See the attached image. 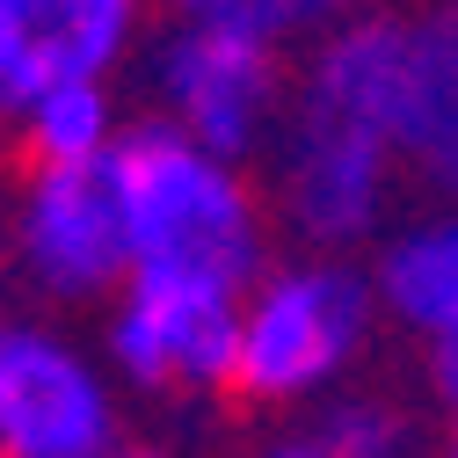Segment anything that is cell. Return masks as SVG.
<instances>
[{
    "label": "cell",
    "mask_w": 458,
    "mask_h": 458,
    "mask_svg": "<svg viewBox=\"0 0 458 458\" xmlns=\"http://www.w3.org/2000/svg\"><path fill=\"white\" fill-rule=\"evenodd\" d=\"M109 182L124 204L131 269L225 276L241 292L269 269V211L248 182V167L197 146L167 117L124 124L117 153H109Z\"/></svg>",
    "instance_id": "obj_1"
},
{
    "label": "cell",
    "mask_w": 458,
    "mask_h": 458,
    "mask_svg": "<svg viewBox=\"0 0 458 458\" xmlns=\"http://www.w3.org/2000/svg\"><path fill=\"white\" fill-rule=\"evenodd\" d=\"M378 320L386 313L371 269H357L350 255H284L241 299L233 393L248 408H320L357 371Z\"/></svg>",
    "instance_id": "obj_2"
},
{
    "label": "cell",
    "mask_w": 458,
    "mask_h": 458,
    "mask_svg": "<svg viewBox=\"0 0 458 458\" xmlns=\"http://www.w3.org/2000/svg\"><path fill=\"white\" fill-rule=\"evenodd\" d=\"M146 95L153 117L248 167L255 153H269L284 109H292L284 102V37L255 8L175 15L146 44Z\"/></svg>",
    "instance_id": "obj_3"
},
{
    "label": "cell",
    "mask_w": 458,
    "mask_h": 458,
    "mask_svg": "<svg viewBox=\"0 0 458 458\" xmlns=\"http://www.w3.org/2000/svg\"><path fill=\"white\" fill-rule=\"evenodd\" d=\"M400 190V153L357 117L299 95L269 139V204L306 255L364 248Z\"/></svg>",
    "instance_id": "obj_4"
},
{
    "label": "cell",
    "mask_w": 458,
    "mask_h": 458,
    "mask_svg": "<svg viewBox=\"0 0 458 458\" xmlns=\"http://www.w3.org/2000/svg\"><path fill=\"white\" fill-rule=\"evenodd\" d=\"M241 284L190 269H131L102 306V364L139 393H233Z\"/></svg>",
    "instance_id": "obj_5"
},
{
    "label": "cell",
    "mask_w": 458,
    "mask_h": 458,
    "mask_svg": "<svg viewBox=\"0 0 458 458\" xmlns=\"http://www.w3.org/2000/svg\"><path fill=\"white\" fill-rule=\"evenodd\" d=\"M15 276L51 306H109L131 284V233L102 167H30L8 211Z\"/></svg>",
    "instance_id": "obj_6"
},
{
    "label": "cell",
    "mask_w": 458,
    "mask_h": 458,
    "mask_svg": "<svg viewBox=\"0 0 458 458\" xmlns=\"http://www.w3.org/2000/svg\"><path fill=\"white\" fill-rule=\"evenodd\" d=\"M117 444V371L66 327L15 320L0 350V458H109Z\"/></svg>",
    "instance_id": "obj_7"
},
{
    "label": "cell",
    "mask_w": 458,
    "mask_h": 458,
    "mask_svg": "<svg viewBox=\"0 0 458 458\" xmlns=\"http://www.w3.org/2000/svg\"><path fill=\"white\" fill-rule=\"evenodd\" d=\"M146 8L153 0H0V117H22L44 88L131 66Z\"/></svg>",
    "instance_id": "obj_8"
},
{
    "label": "cell",
    "mask_w": 458,
    "mask_h": 458,
    "mask_svg": "<svg viewBox=\"0 0 458 458\" xmlns=\"http://www.w3.org/2000/svg\"><path fill=\"white\" fill-rule=\"evenodd\" d=\"M371 292H378V313L400 335H415L422 350L458 335V204L393 225L371 262Z\"/></svg>",
    "instance_id": "obj_9"
},
{
    "label": "cell",
    "mask_w": 458,
    "mask_h": 458,
    "mask_svg": "<svg viewBox=\"0 0 458 458\" xmlns=\"http://www.w3.org/2000/svg\"><path fill=\"white\" fill-rule=\"evenodd\" d=\"M15 139L30 167H102L124 139V109L109 95V81H66V88H44L15 117Z\"/></svg>",
    "instance_id": "obj_10"
},
{
    "label": "cell",
    "mask_w": 458,
    "mask_h": 458,
    "mask_svg": "<svg viewBox=\"0 0 458 458\" xmlns=\"http://www.w3.org/2000/svg\"><path fill=\"white\" fill-rule=\"evenodd\" d=\"M248 8L276 30V37H299V30H327L357 8V0H248Z\"/></svg>",
    "instance_id": "obj_11"
},
{
    "label": "cell",
    "mask_w": 458,
    "mask_h": 458,
    "mask_svg": "<svg viewBox=\"0 0 458 458\" xmlns=\"http://www.w3.org/2000/svg\"><path fill=\"white\" fill-rule=\"evenodd\" d=\"M255 458H371V451H350V444H335L320 422H299V429H284V437H269Z\"/></svg>",
    "instance_id": "obj_12"
},
{
    "label": "cell",
    "mask_w": 458,
    "mask_h": 458,
    "mask_svg": "<svg viewBox=\"0 0 458 458\" xmlns=\"http://www.w3.org/2000/svg\"><path fill=\"white\" fill-rule=\"evenodd\" d=\"M422 378H429V393H437V408L458 415V335L437 342V350H422Z\"/></svg>",
    "instance_id": "obj_13"
},
{
    "label": "cell",
    "mask_w": 458,
    "mask_h": 458,
    "mask_svg": "<svg viewBox=\"0 0 458 458\" xmlns=\"http://www.w3.org/2000/svg\"><path fill=\"white\" fill-rule=\"evenodd\" d=\"M167 15H218V8H248V0H160Z\"/></svg>",
    "instance_id": "obj_14"
},
{
    "label": "cell",
    "mask_w": 458,
    "mask_h": 458,
    "mask_svg": "<svg viewBox=\"0 0 458 458\" xmlns=\"http://www.w3.org/2000/svg\"><path fill=\"white\" fill-rule=\"evenodd\" d=\"M109 458H167V451H153V444H117Z\"/></svg>",
    "instance_id": "obj_15"
},
{
    "label": "cell",
    "mask_w": 458,
    "mask_h": 458,
    "mask_svg": "<svg viewBox=\"0 0 458 458\" xmlns=\"http://www.w3.org/2000/svg\"><path fill=\"white\" fill-rule=\"evenodd\" d=\"M437 458H458V415H451V429H444V451Z\"/></svg>",
    "instance_id": "obj_16"
},
{
    "label": "cell",
    "mask_w": 458,
    "mask_h": 458,
    "mask_svg": "<svg viewBox=\"0 0 458 458\" xmlns=\"http://www.w3.org/2000/svg\"><path fill=\"white\" fill-rule=\"evenodd\" d=\"M8 335H15V320H8V313H0V350H8Z\"/></svg>",
    "instance_id": "obj_17"
},
{
    "label": "cell",
    "mask_w": 458,
    "mask_h": 458,
    "mask_svg": "<svg viewBox=\"0 0 458 458\" xmlns=\"http://www.w3.org/2000/svg\"><path fill=\"white\" fill-rule=\"evenodd\" d=\"M0 160H8V139H0Z\"/></svg>",
    "instance_id": "obj_18"
}]
</instances>
